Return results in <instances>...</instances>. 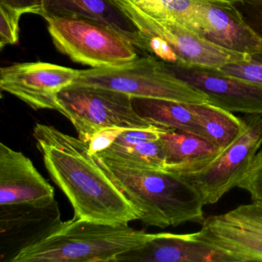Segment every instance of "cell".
<instances>
[{
    "label": "cell",
    "mask_w": 262,
    "mask_h": 262,
    "mask_svg": "<svg viewBox=\"0 0 262 262\" xmlns=\"http://www.w3.org/2000/svg\"><path fill=\"white\" fill-rule=\"evenodd\" d=\"M126 130H128V128H118V127L99 130L88 142L89 152L92 156H94L100 151L107 149L111 147L119 136Z\"/></svg>",
    "instance_id": "27"
},
{
    "label": "cell",
    "mask_w": 262,
    "mask_h": 262,
    "mask_svg": "<svg viewBox=\"0 0 262 262\" xmlns=\"http://www.w3.org/2000/svg\"><path fill=\"white\" fill-rule=\"evenodd\" d=\"M237 187L246 191L252 202H262V151L254 156Z\"/></svg>",
    "instance_id": "24"
},
{
    "label": "cell",
    "mask_w": 262,
    "mask_h": 262,
    "mask_svg": "<svg viewBox=\"0 0 262 262\" xmlns=\"http://www.w3.org/2000/svg\"><path fill=\"white\" fill-rule=\"evenodd\" d=\"M232 262L225 253L198 238L197 234H151L139 248L119 255L116 262Z\"/></svg>",
    "instance_id": "15"
},
{
    "label": "cell",
    "mask_w": 262,
    "mask_h": 262,
    "mask_svg": "<svg viewBox=\"0 0 262 262\" xmlns=\"http://www.w3.org/2000/svg\"><path fill=\"white\" fill-rule=\"evenodd\" d=\"M159 140L166 158L165 171L176 174L200 171L223 151L202 136L171 128H164Z\"/></svg>",
    "instance_id": "17"
},
{
    "label": "cell",
    "mask_w": 262,
    "mask_h": 262,
    "mask_svg": "<svg viewBox=\"0 0 262 262\" xmlns=\"http://www.w3.org/2000/svg\"><path fill=\"white\" fill-rule=\"evenodd\" d=\"M164 128L153 126L142 129H128L119 136L114 144L119 145H134L147 142H153L160 139L161 133Z\"/></svg>",
    "instance_id": "26"
},
{
    "label": "cell",
    "mask_w": 262,
    "mask_h": 262,
    "mask_svg": "<svg viewBox=\"0 0 262 262\" xmlns=\"http://www.w3.org/2000/svg\"><path fill=\"white\" fill-rule=\"evenodd\" d=\"M42 16L76 18L116 30L136 48L144 50V37L118 0H42Z\"/></svg>",
    "instance_id": "16"
},
{
    "label": "cell",
    "mask_w": 262,
    "mask_h": 262,
    "mask_svg": "<svg viewBox=\"0 0 262 262\" xmlns=\"http://www.w3.org/2000/svg\"><path fill=\"white\" fill-rule=\"evenodd\" d=\"M246 127L219 157L200 171L180 174L200 194L204 205L217 203L238 185L262 146V115L244 118Z\"/></svg>",
    "instance_id": "7"
},
{
    "label": "cell",
    "mask_w": 262,
    "mask_h": 262,
    "mask_svg": "<svg viewBox=\"0 0 262 262\" xmlns=\"http://www.w3.org/2000/svg\"><path fill=\"white\" fill-rule=\"evenodd\" d=\"M94 156L116 165L140 169L165 171L166 166L165 151L159 139L134 145L113 144Z\"/></svg>",
    "instance_id": "20"
},
{
    "label": "cell",
    "mask_w": 262,
    "mask_h": 262,
    "mask_svg": "<svg viewBox=\"0 0 262 262\" xmlns=\"http://www.w3.org/2000/svg\"><path fill=\"white\" fill-rule=\"evenodd\" d=\"M231 4L247 25L262 40V0H236Z\"/></svg>",
    "instance_id": "25"
},
{
    "label": "cell",
    "mask_w": 262,
    "mask_h": 262,
    "mask_svg": "<svg viewBox=\"0 0 262 262\" xmlns=\"http://www.w3.org/2000/svg\"><path fill=\"white\" fill-rule=\"evenodd\" d=\"M191 113L202 127L205 139L224 151L243 133L245 119L231 112L205 103H188Z\"/></svg>",
    "instance_id": "19"
},
{
    "label": "cell",
    "mask_w": 262,
    "mask_h": 262,
    "mask_svg": "<svg viewBox=\"0 0 262 262\" xmlns=\"http://www.w3.org/2000/svg\"><path fill=\"white\" fill-rule=\"evenodd\" d=\"M165 65L174 76L205 95L208 103L232 113L262 115V84L228 76L214 67Z\"/></svg>",
    "instance_id": "11"
},
{
    "label": "cell",
    "mask_w": 262,
    "mask_h": 262,
    "mask_svg": "<svg viewBox=\"0 0 262 262\" xmlns=\"http://www.w3.org/2000/svg\"><path fill=\"white\" fill-rule=\"evenodd\" d=\"M72 85L108 89L132 98L208 102L205 95L174 76L164 62L151 55L124 67L80 70Z\"/></svg>",
    "instance_id": "4"
},
{
    "label": "cell",
    "mask_w": 262,
    "mask_h": 262,
    "mask_svg": "<svg viewBox=\"0 0 262 262\" xmlns=\"http://www.w3.org/2000/svg\"><path fill=\"white\" fill-rule=\"evenodd\" d=\"M33 135L50 177L68 198L75 217L111 225L139 220L140 211L90 154L87 142L41 123L35 125Z\"/></svg>",
    "instance_id": "1"
},
{
    "label": "cell",
    "mask_w": 262,
    "mask_h": 262,
    "mask_svg": "<svg viewBox=\"0 0 262 262\" xmlns=\"http://www.w3.org/2000/svg\"><path fill=\"white\" fill-rule=\"evenodd\" d=\"M199 34L224 50L239 54L262 53V40L231 2L202 0L198 12Z\"/></svg>",
    "instance_id": "13"
},
{
    "label": "cell",
    "mask_w": 262,
    "mask_h": 262,
    "mask_svg": "<svg viewBox=\"0 0 262 262\" xmlns=\"http://www.w3.org/2000/svg\"><path fill=\"white\" fill-rule=\"evenodd\" d=\"M45 20L55 47L73 62L93 69L114 68L139 58L137 48L127 38L102 24L76 18Z\"/></svg>",
    "instance_id": "5"
},
{
    "label": "cell",
    "mask_w": 262,
    "mask_h": 262,
    "mask_svg": "<svg viewBox=\"0 0 262 262\" xmlns=\"http://www.w3.org/2000/svg\"><path fill=\"white\" fill-rule=\"evenodd\" d=\"M217 69L228 76L262 84V53L250 55L246 60L225 64Z\"/></svg>",
    "instance_id": "22"
},
{
    "label": "cell",
    "mask_w": 262,
    "mask_h": 262,
    "mask_svg": "<svg viewBox=\"0 0 262 262\" xmlns=\"http://www.w3.org/2000/svg\"><path fill=\"white\" fill-rule=\"evenodd\" d=\"M0 4L22 12L42 16V0H0Z\"/></svg>",
    "instance_id": "28"
},
{
    "label": "cell",
    "mask_w": 262,
    "mask_h": 262,
    "mask_svg": "<svg viewBox=\"0 0 262 262\" xmlns=\"http://www.w3.org/2000/svg\"><path fill=\"white\" fill-rule=\"evenodd\" d=\"M22 12L6 4H0V50L15 45L19 39V20Z\"/></svg>",
    "instance_id": "23"
},
{
    "label": "cell",
    "mask_w": 262,
    "mask_h": 262,
    "mask_svg": "<svg viewBox=\"0 0 262 262\" xmlns=\"http://www.w3.org/2000/svg\"><path fill=\"white\" fill-rule=\"evenodd\" d=\"M133 105L139 116L156 126L193 133L205 139L203 130L188 103L165 99L133 98Z\"/></svg>",
    "instance_id": "18"
},
{
    "label": "cell",
    "mask_w": 262,
    "mask_h": 262,
    "mask_svg": "<svg viewBox=\"0 0 262 262\" xmlns=\"http://www.w3.org/2000/svg\"><path fill=\"white\" fill-rule=\"evenodd\" d=\"M223 1H228V2H234V1H236V0H223Z\"/></svg>",
    "instance_id": "29"
},
{
    "label": "cell",
    "mask_w": 262,
    "mask_h": 262,
    "mask_svg": "<svg viewBox=\"0 0 262 262\" xmlns=\"http://www.w3.org/2000/svg\"><path fill=\"white\" fill-rule=\"evenodd\" d=\"M118 2L141 33L155 35L165 41L177 59V65L219 68L249 57L220 48L176 21L150 17L127 0H118Z\"/></svg>",
    "instance_id": "9"
},
{
    "label": "cell",
    "mask_w": 262,
    "mask_h": 262,
    "mask_svg": "<svg viewBox=\"0 0 262 262\" xmlns=\"http://www.w3.org/2000/svg\"><path fill=\"white\" fill-rule=\"evenodd\" d=\"M93 156L139 209V220L147 226L165 228L205 220L200 194L180 174L122 166Z\"/></svg>",
    "instance_id": "2"
},
{
    "label": "cell",
    "mask_w": 262,
    "mask_h": 262,
    "mask_svg": "<svg viewBox=\"0 0 262 262\" xmlns=\"http://www.w3.org/2000/svg\"><path fill=\"white\" fill-rule=\"evenodd\" d=\"M156 19L176 21L199 34L198 12L202 0H127Z\"/></svg>",
    "instance_id": "21"
},
{
    "label": "cell",
    "mask_w": 262,
    "mask_h": 262,
    "mask_svg": "<svg viewBox=\"0 0 262 262\" xmlns=\"http://www.w3.org/2000/svg\"><path fill=\"white\" fill-rule=\"evenodd\" d=\"M56 199L45 203L0 205V256L12 260L24 250L39 243L62 223Z\"/></svg>",
    "instance_id": "12"
},
{
    "label": "cell",
    "mask_w": 262,
    "mask_h": 262,
    "mask_svg": "<svg viewBox=\"0 0 262 262\" xmlns=\"http://www.w3.org/2000/svg\"><path fill=\"white\" fill-rule=\"evenodd\" d=\"M150 234L128 225H111L73 217L48 237L19 253L12 262H116L139 248Z\"/></svg>",
    "instance_id": "3"
},
{
    "label": "cell",
    "mask_w": 262,
    "mask_h": 262,
    "mask_svg": "<svg viewBox=\"0 0 262 262\" xmlns=\"http://www.w3.org/2000/svg\"><path fill=\"white\" fill-rule=\"evenodd\" d=\"M57 99L59 113L72 122L78 138L87 143L103 128L156 126L136 113L131 96L114 90L71 85L59 92Z\"/></svg>",
    "instance_id": "6"
},
{
    "label": "cell",
    "mask_w": 262,
    "mask_h": 262,
    "mask_svg": "<svg viewBox=\"0 0 262 262\" xmlns=\"http://www.w3.org/2000/svg\"><path fill=\"white\" fill-rule=\"evenodd\" d=\"M54 199V188L33 162L20 151L1 142L0 205L45 203Z\"/></svg>",
    "instance_id": "14"
},
{
    "label": "cell",
    "mask_w": 262,
    "mask_h": 262,
    "mask_svg": "<svg viewBox=\"0 0 262 262\" xmlns=\"http://www.w3.org/2000/svg\"><path fill=\"white\" fill-rule=\"evenodd\" d=\"M196 234L232 262L262 261V202L208 216Z\"/></svg>",
    "instance_id": "8"
},
{
    "label": "cell",
    "mask_w": 262,
    "mask_h": 262,
    "mask_svg": "<svg viewBox=\"0 0 262 262\" xmlns=\"http://www.w3.org/2000/svg\"><path fill=\"white\" fill-rule=\"evenodd\" d=\"M79 72L50 62L15 63L0 70V89L34 110L59 112L58 94L73 84Z\"/></svg>",
    "instance_id": "10"
}]
</instances>
